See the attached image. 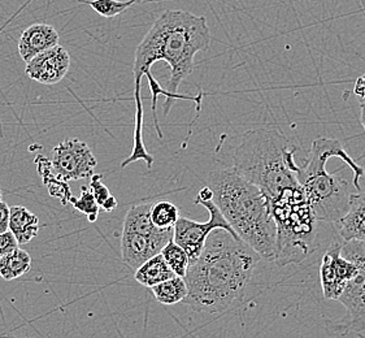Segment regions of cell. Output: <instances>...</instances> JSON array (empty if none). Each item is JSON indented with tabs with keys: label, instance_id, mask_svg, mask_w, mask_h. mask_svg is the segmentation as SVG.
Returning a JSON list of instances; mask_svg holds the SVG:
<instances>
[{
	"label": "cell",
	"instance_id": "d6986e66",
	"mask_svg": "<svg viewBox=\"0 0 365 338\" xmlns=\"http://www.w3.org/2000/svg\"><path fill=\"white\" fill-rule=\"evenodd\" d=\"M36 164H37L38 172L43 178L44 185L47 186V189L50 191L52 197L61 199L63 205L69 202V199L72 198V194H71V190L68 188V183L55 173V170L52 168L51 162H48V159H46L44 156L39 155L36 159Z\"/></svg>",
	"mask_w": 365,
	"mask_h": 338
},
{
	"label": "cell",
	"instance_id": "5b68a950",
	"mask_svg": "<svg viewBox=\"0 0 365 338\" xmlns=\"http://www.w3.org/2000/svg\"><path fill=\"white\" fill-rule=\"evenodd\" d=\"M207 186L213 193V203L242 241L262 259L274 262L277 228L263 191L233 168L211 172Z\"/></svg>",
	"mask_w": 365,
	"mask_h": 338
},
{
	"label": "cell",
	"instance_id": "4dcf8cb0",
	"mask_svg": "<svg viewBox=\"0 0 365 338\" xmlns=\"http://www.w3.org/2000/svg\"><path fill=\"white\" fill-rule=\"evenodd\" d=\"M360 121H361V126L365 130V104L360 106Z\"/></svg>",
	"mask_w": 365,
	"mask_h": 338
},
{
	"label": "cell",
	"instance_id": "f1b7e54d",
	"mask_svg": "<svg viewBox=\"0 0 365 338\" xmlns=\"http://www.w3.org/2000/svg\"><path fill=\"white\" fill-rule=\"evenodd\" d=\"M118 206V203H117V199L113 197V195H110V198L107 199L104 203H103V211H106V212H110V211H113L115 208H117Z\"/></svg>",
	"mask_w": 365,
	"mask_h": 338
},
{
	"label": "cell",
	"instance_id": "6da1fadb",
	"mask_svg": "<svg viewBox=\"0 0 365 338\" xmlns=\"http://www.w3.org/2000/svg\"><path fill=\"white\" fill-rule=\"evenodd\" d=\"M260 259L241 238L215 229L183 277L187 285L183 303L197 312L225 311L243 298Z\"/></svg>",
	"mask_w": 365,
	"mask_h": 338
},
{
	"label": "cell",
	"instance_id": "9c48e42d",
	"mask_svg": "<svg viewBox=\"0 0 365 338\" xmlns=\"http://www.w3.org/2000/svg\"><path fill=\"white\" fill-rule=\"evenodd\" d=\"M344 241L334 240L330 243L320 267L322 295L329 301H336L342 295L347 282L356 273V265L341 254Z\"/></svg>",
	"mask_w": 365,
	"mask_h": 338
},
{
	"label": "cell",
	"instance_id": "83f0119b",
	"mask_svg": "<svg viewBox=\"0 0 365 338\" xmlns=\"http://www.w3.org/2000/svg\"><path fill=\"white\" fill-rule=\"evenodd\" d=\"M354 96L358 98L360 104H365V73L361 74L355 82Z\"/></svg>",
	"mask_w": 365,
	"mask_h": 338
},
{
	"label": "cell",
	"instance_id": "7c38bea8",
	"mask_svg": "<svg viewBox=\"0 0 365 338\" xmlns=\"http://www.w3.org/2000/svg\"><path fill=\"white\" fill-rule=\"evenodd\" d=\"M60 41L58 30L48 24H34L22 31L19 41V53L28 63L38 53L58 46Z\"/></svg>",
	"mask_w": 365,
	"mask_h": 338
},
{
	"label": "cell",
	"instance_id": "52a82bcc",
	"mask_svg": "<svg viewBox=\"0 0 365 338\" xmlns=\"http://www.w3.org/2000/svg\"><path fill=\"white\" fill-rule=\"evenodd\" d=\"M195 205H202L207 208V211L210 213L208 221L199 222L187 217H180L175 222V235H173V241L178 243L183 250L187 252V255L190 257V263L195 262L202 254L208 235H211V232L215 229H224L235 238H240L229 225V222L225 220L222 213L220 212L219 208L213 203L212 199L195 200Z\"/></svg>",
	"mask_w": 365,
	"mask_h": 338
},
{
	"label": "cell",
	"instance_id": "1f68e13d",
	"mask_svg": "<svg viewBox=\"0 0 365 338\" xmlns=\"http://www.w3.org/2000/svg\"><path fill=\"white\" fill-rule=\"evenodd\" d=\"M1 198H3V195H1V190H0V200H1Z\"/></svg>",
	"mask_w": 365,
	"mask_h": 338
},
{
	"label": "cell",
	"instance_id": "603a6c76",
	"mask_svg": "<svg viewBox=\"0 0 365 338\" xmlns=\"http://www.w3.org/2000/svg\"><path fill=\"white\" fill-rule=\"evenodd\" d=\"M83 4H88L93 8L98 15L112 19L124 14L134 4H138V0H78Z\"/></svg>",
	"mask_w": 365,
	"mask_h": 338
},
{
	"label": "cell",
	"instance_id": "f546056e",
	"mask_svg": "<svg viewBox=\"0 0 365 338\" xmlns=\"http://www.w3.org/2000/svg\"><path fill=\"white\" fill-rule=\"evenodd\" d=\"M213 198V193L208 186H205L203 189H200V191L197 193V197L195 200H210Z\"/></svg>",
	"mask_w": 365,
	"mask_h": 338
},
{
	"label": "cell",
	"instance_id": "8fae6325",
	"mask_svg": "<svg viewBox=\"0 0 365 338\" xmlns=\"http://www.w3.org/2000/svg\"><path fill=\"white\" fill-rule=\"evenodd\" d=\"M69 68L71 55L63 46L58 44L28 61L25 73L38 83L55 85L66 77Z\"/></svg>",
	"mask_w": 365,
	"mask_h": 338
},
{
	"label": "cell",
	"instance_id": "9a60e30c",
	"mask_svg": "<svg viewBox=\"0 0 365 338\" xmlns=\"http://www.w3.org/2000/svg\"><path fill=\"white\" fill-rule=\"evenodd\" d=\"M8 230L15 235L19 245H26L39 233V219L37 215L30 212L26 207H11Z\"/></svg>",
	"mask_w": 365,
	"mask_h": 338
},
{
	"label": "cell",
	"instance_id": "d4e9b609",
	"mask_svg": "<svg viewBox=\"0 0 365 338\" xmlns=\"http://www.w3.org/2000/svg\"><path fill=\"white\" fill-rule=\"evenodd\" d=\"M102 177V175L94 173L93 176L90 177V186H88L99 207H102L103 203L112 195L110 189L103 184Z\"/></svg>",
	"mask_w": 365,
	"mask_h": 338
},
{
	"label": "cell",
	"instance_id": "2e32d148",
	"mask_svg": "<svg viewBox=\"0 0 365 338\" xmlns=\"http://www.w3.org/2000/svg\"><path fill=\"white\" fill-rule=\"evenodd\" d=\"M175 275L161 254L146 260L143 265H139L134 273V279L142 287H151L160 284L165 280L175 277Z\"/></svg>",
	"mask_w": 365,
	"mask_h": 338
},
{
	"label": "cell",
	"instance_id": "30bf717a",
	"mask_svg": "<svg viewBox=\"0 0 365 338\" xmlns=\"http://www.w3.org/2000/svg\"><path fill=\"white\" fill-rule=\"evenodd\" d=\"M175 228L161 229L156 235H142L123 230L121 257L126 265L137 270L146 260L160 254L163 247L173 240Z\"/></svg>",
	"mask_w": 365,
	"mask_h": 338
},
{
	"label": "cell",
	"instance_id": "ffe728a7",
	"mask_svg": "<svg viewBox=\"0 0 365 338\" xmlns=\"http://www.w3.org/2000/svg\"><path fill=\"white\" fill-rule=\"evenodd\" d=\"M153 295L156 301L165 304V306H173L187 297V285L183 277L175 276L172 279L165 280L160 284L151 287Z\"/></svg>",
	"mask_w": 365,
	"mask_h": 338
},
{
	"label": "cell",
	"instance_id": "3957f363",
	"mask_svg": "<svg viewBox=\"0 0 365 338\" xmlns=\"http://www.w3.org/2000/svg\"><path fill=\"white\" fill-rule=\"evenodd\" d=\"M295 153L297 148L278 129H252L242 135L234 151L233 169L263 191L272 210L307 197L298 180Z\"/></svg>",
	"mask_w": 365,
	"mask_h": 338
},
{
	"label": "cell",
	"instance_id": "8992f818",
	"mask_svg": "<svg viewBox=\"0 0 365 338\" xmlns=\"http://www.w3.org/2000/svg\"><path fill=\"white\" fill-rule=\"evenodd\" d=\"M341 254L356 265V273L336 299L346 309V315L325 323L329 336L339 338L365 331V245L358 241H344Z\"/></svg>",
	"mask_w": 365,
	"mask_h": 338
},
{
	"label": "cell",
	"instance_id": "ba28073f",
	"mask_svg": "<svg viewBox=\"0 0 365 338\" xmlns=\"http://www.w3.org/2000/svg\"><path fill=\"white\" fill-rule=\"evenodd\" d=\"M96 164L88 143L77 138L63 140L52 150V168L66 183L90 178L94 175Z\"/></svg>",
	"mask_w": 365,
	"mask_h": 338
},
{
	"label": "cell",
	"instance_id": "4316f807",
	"mask_svg": "<svg viewBox=\"0 0 365 338\" xmlns=\"http://www.w3.org/2000/svg\"><path fill=\"white\" fill-rule=\"evenodd\" d=\"M9 208L6 202L0 200V235L7 232L9 225Z\"/></svg>",
	"mask_w": 365,
	"mask_h": 338
},
{
	"label": "cell",
	"instance_id": "d6a6232c",
	"mask_svg": "<svg viewBox=\"0 0 365 338\" xmlns=\"http://www.w3.org/2000/svg\"><path fill=\"white\" fill-rule=\"evenodd\" d=\"M139 3H142V1H146V0H138Z\"/></svg>",
	"mask_w": 365,
	"mask_h": 338
},
{
	"label": "cell",
	"instance_id": "4fadbf2b",
	"mask_svg": "<svg viewBox=\"0 0 365 338\" xmlns=\"http://www.w3.org/2000/svg\"><path fill=\"white\" fill-rule=\"evenodd\" d=\"M336 225L344 242L358 241L365 245V191L351 194L349 210Z\"/></svg>",
	"mask_w": 365,
	"mask_h": 338
},
{
	"label": "cell",
	"instance_id": "5bb4252c",
	"mask_svg": "<svg viewBox=\"0 0 365 338\" xmlns=\"http://www.w3.org/2000/svg\"><path fill=\"white\" fill-rule=\"evenodd\" d=\"M134 99H135V116H134V138H133V151L130 156L121 163V168H126L129 164L143 160L147 167L151 168L154 164V158L146 150L143 142V103L140 98V82H134Z\"/></svg>",
	"mask_w": 365,
	"mask_h": 338
},
{
	"label": "cell",
	"instance_id": "484cf974",
	"mask_svg": "<svg viewBox=\"0 0 365 338\" xmlns=\"http://www.w3.org/2000/svg\"><path fill=\"white\" fill-rule=\"evenodd\" d=\"M19 247V243L16 241L15 235L9 230L0 235V257H4L8 252L15 250Z\"/></svg>",
	"mask_w": 365,
	"mask_h": 338
},
{
	"label": "cell",
	"instance_id": "44dd1931",
	"mask_svg": "<svg viewBox=\"0 0 365 338\" xmlns=\"http://www.w3.org/2000/svg\"><path fill=\"white\" fill-rule=\"evenodd\" d=\"M160 254L164 257V260L167 262L169 268L175 272V276L185 277V275L187 272V268L190 265V257L178 243H175L173 240L169 241L163 247Z\"/></svg>",
	"mask_w": 365,
	"mask_h": 338
},
{
	"label": "cell",
	"instance_id": "277c9868",
	"mask_svg": "<svg viewBox=\"0 0 365 338\" xmlns=\"http://www.w3.org/2000/svg\"><path fill=\"white\" fill-rule=\"evenodd\" d=\"M365 169L334 138L312 142L308 160L300 167L298 180L306 191L317 221L336 224L350 206L351 194L361 191Z\"/></svg>",
	"mask_w": 365,
	"mask_h": 338
},
{
	"label": "cell",
	"instance_id": "7402d4cb",
	"mask_svg": "<svg viewBox=\"0 0 365 338\" xmlns=\"http://www.w3.org/2000/svg\"><path fill=\"white\" fill-rule=\"evenodd\" d=\"M150 215L155 227L161 229L175 228V222L180 219V210L172 202L161 200L153 205Z\"/></svg>",
	"mask_w": 365,
	"mask_h": 338
},
{
	"label": "cell",
	"instance_id": "7a4b0ae2",
	"mask_svg": "<svg viewBox=\"0 0 365 338\" xmlns=\"http://www.w3.org/2000/svg\"><path fill=\"white\" fill-rule=\"evenodd\" d=\"M211 31L205 16L187 11L168 9L155 21L153 28L138 44L134 53L133 77L142 81L147 71L158 61H165L170 68L168 90L178 96V88L194 71L195 56L211 46Z\"/></svg>",
	"mask_w": 365,
	"mask_h": 338
},
{
	"label": "cell",
	"instance_id": "cb8c5ba5",
	"mask_svg": "<svg viewBox=\"0 0 365 338\" xmlns=\"http://www.w3.org/2000/svg\"><path fill=\"white\" fill-rule=\"evenodd\" d=\"M69 202L73 205L74 208L81 213L88 216V220L90 222H96L99 217L101 207L96 203V198L93 193L88 186H83L81 190L80 197H72Z\"/></svg>",
	"mask_w": 365,
	"mask_h": 338
},
{
	"label": "cell",
	"instance_id": "e0dca14e",
	"mask_svg": "<svg viewBox=\"0 0 365 338\" xmlns=\"http://www.w3.org/2000/svg\"><path fill=\"white\" fill-rule=\"evenodd\" d=\"M145 76L147 77V81H148V86L151 90V94H153V104H151V108H153V116H154L155 128H156V132L159 138H163V132H161L160 126H159V120H158V115H156V107H158V98L159 96H164L167 98V102L164 104V115L167 116L169 113V111L172 108V103L175 99H182V101H192L197 103V108H200V104H202V99H203V93L197 94V96H173L170 94L167 88H163L160 86V83L158 82V80L155 78L151 71H147Z\"/></svg>",
	"mask_w": 365,
	"mask_h": 338
},
{
	"label": "cell",
	"instance_id": "ac0fdd59",
	"mask_svg": "<svg viewBox=\"0 0 365 338\" xmlns=\"http://www.w3.org/2000/svg\"><path fill=\"white\" fill-rule=\"evenodd\" d=\"M31 270V257L29 252L17 247L15 250L0 257V276L6 281L19 279Z\"/></svg>",
	"mask_w": 365,
	"mask_h": 338
}]
</instances>
